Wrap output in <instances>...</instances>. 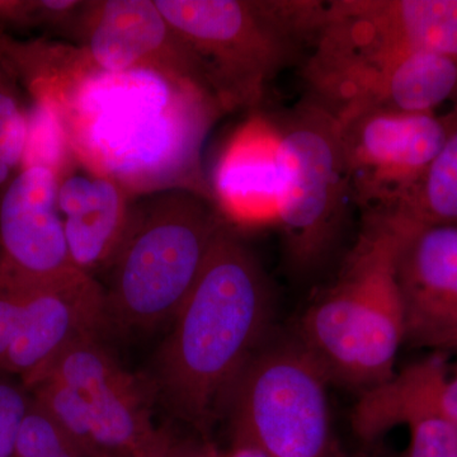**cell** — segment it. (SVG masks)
<instances>
[{"mask_svg": "<svg viewBox=\"0 0 457 457\" xmlns=\"http://www.w3.org/2000/svg\"><path fill=\"white\" fill-rule=\"evenodd\" d=\"M14 457H88L57 425L50 414L31 400L18 432Z\"/></svg>", "mask_w": 457, "mask_h": 457, "instance_id": "44dd1931", "label": "cell"}, {"mask_svg": "<svg viewBox=\"0 0 457 457\" xmlns=\"http://www.w3.org/2000/svg\"><path fill=\"white\" fill-rule=\"evenodd\" d=\"M393 220L399 228L396 279L404 342L440 353L457 351V228Z\"/></svg>", "mask_w": 457, "mask_h": 457, "instance_id": "4fadbf2b", "label": "cell"}, {"mask_svg": "<svg viewBox=\"0 0 457 457\" xmlns=\"http://www.w3.org/2000/svg\"><path fill=\"white\" fill-rule=\"evenodd\" d=\"M270 314L266 273L227 222L159 352L156 387L174 414L204 431L225 413Z\"/></svg>", "mask_w": 457, "mask_h": 457, "instance_id": "7a4b0ae2", "label": "cell"}, {"mask_svg": "<svg viewBox=\"0 0 457 457\" xmlns=\"http://www.w3.org/2000/svg\"><path fill=\"white\" fill-rule=\"evenodd\" d=\"M59 180L49 168H22L0 194V270L22 284L77 269L57 204Z\"/></svg>", "mask_w": 457, "mask_h": 457, "instance_id": "5bb4252c", "label": "cell"}, {"mask_svg": "<svg viewBox=\"0 0 457 457\" xmlns=\"http://www.w3.org/2000/svg\"><path fill=\"white\" fill-rule=\"evenodd\" d=\"M174 457H222V453L206 442H179Z\"/></svg>", "mask_w": 457, "mask_h": 457, "instance_id": "83f0119b", "label": "cell"}, {"mask_svg": "<svg viewBox=\"0 0 457 457\" xmlns=\"http://www.w3.org/2000/svg\"><path fill=\"white\" fill-rule=\"evenodd\" d=\"M179 441L167 429L158 428L155 435L139 450L126 457H174Z\"/></svg>", "mask_w": 457, "mask_h": 457, "instance_id": "484cf974", "label": "cell"}, {"mask_svg": "<svg viewBox=\"0 0 457 457\" xmlns=\"http://www.w3.org/2000/svg\"><path fill=\"white\" fill-rule=\"evenodd\" d=\"M328 381L299 338L262 345L225 408L234 442L270 457H324L329 438Z\"/></svg>", "mask_w": 457, "mask_h": 457, "instance_id": "52a82bcc", "label": "cell"}, {"mask_svg": "<svg viewBox=\"0 0 457 457\" xmlns=\"http://www.w3.org/2000/svg\"><path fill=\"white\" fill-rule=\"evenodd\" d=\"M323 29L354 44L426 51L457 62V0L329 2Z\"/></svg>", "mask_w": 457, "mask_h": 457, "instance_id": "9a60e30c", "label": "cell"}, {"mask_svg": "<svg viewBox=\"0 0 457 457\" xmlns=\"http://www.w3.org/2000/svg\"><path fill=\"white\" fill-rule=\"evenodd\" d=\"M0 266H2V261H0Z\"/></svg>", "mask_w": 457, "mask_h": 457, "instance_id": "f546056e", "label": "cell"}, {"mask_svg": "<svg viewBox=\"0 0 457 457\" xmlns=\"http://www.w3.org/2000/svg\"><path fill=\"white\" fill-rule=\"evenodd\" d=\"M278 146L276 120L254 113L222 147L209 187L228 225L278 222Z\"/></svg>", "mask_w": 457, "mask_h": 457, "instance_id": "2e32d148", "label": "cell"}, {"mask_svg": "<svg viewBox=\"0 0 457 457\" xmlns=\"http://www.w3.org/2000/svg\"><path fill=\"white\" fill-rule=\"evenodd\" d=\"M456 110L403 113L370 110L337 120L354 204L369 216L392 213L440 153Z\"/></svg>", "mask_w": 457, "mask_h": 457, "instance_id": "9c48e42d", "label": "cell"}, {"mask_svg": "<svg viewBox=\"0 0 457 457\" xmlns=\"http://www.w3.org/2000/svg\"><path fill=\"white\" fill-rule=\"evenodd\" d=\"M224 110L257 108L267 87L314 47L323 2L155 0Z\"/></svg>", "mask_w": 457, "mask_h": 457, "instance_id": "277c9868", "label": "cell"}, {"mask_svg": "<svg viewBox=\"0 0 457 457\" xmlns=\"http://www.w3.org/2000/svg\"><path fill=\"white\" fill-rule=\"evenodd\" d=\"M312 101L345 119L370 110L435 113L457 104V62L426 51L354 44L321 31L303 65Z\"/></svg>", "mask_w": 457, "mask_h": 457, "instance_id": "ba28073f", "label": "cell"}, {"mask_svg": "<svg viewBox=\"0 0 457 457\" xmlns=\"http://www.w3.org/2000/svg\"><path fill=\"white\" fill-rule=\"evenodd\" d=\"M27 140V107L14 75L0 62V194L22 168Z\"/></svg>", "mask_w": 457, "mask_h": 457, "instance_id": "ffe728a7", "label": "cell"}, {"mask_svg": "<svg viewBox=\"0 0 457 457\" xmlns=\"http://www.w3.org/2000/svg\"><path fill=\"white\" fill-rule=\"evenodd\" d=\"M405 426L411 429L407 457H457V427L444 418L416 417Z\"/></svg>", "mask_w": 457, "mask_h": 457, "instance_id": "7402d4cb", "label": "cell"}, {"mask_svg": "<svg viewBox=\"0 0 457 457\" xmlns=\"http://www.w3.org/2000/svg\"><path fill=\"white\" fill-rule=\"evenodd\" d=\"M33 2L0 0V26L32 25Z\"/></svg>", "mask_w": 457, "mask_h": 457, "instance_id": "4316f807", "label": "cell"}, {"mask_svg": "<svg viewBox=\"0 0 457 457\" xmlns=\"http://www.w3.org/2000/svg\"><path fill=\"white\" fill-rule=\"evenodd\" d=\"M222 457H270L263 451L252 446V445L243 444V442H234L233 447L228 453H222Z\"/></svg>", "mask_w": 457, "mask_h": 457, "instance_id": "f1b7e54d", "label": "cell"}, {"mask_svg": "<svg viewBox=\"0 0 457 457\" xmlns=\"http://www.w3.org/2000/svg\"><path fill=\"white\" fill-rule=\"evenodd\" d=\"M453 108L457 113V104ZM384 216L413 227L457 228V116L440 153L395 210Z\"/></svg>", "mask_w": 457, "mask_h": 457, "instance_id": "ac0fdd59", "label": "cell"}, {"mask_svg": "<svg viewBox=\"0 0 457 457\" xmlns=\"http://www.w3.org/2000/svg\"><path fill=\"white\" fill-rule=\"evenodd\" d=\"M31 398L20 387L0 381V457H14V447Z\"/></svg>", "mask_w": 457, "mask_h": 457, "instance_id": "603a6c76", "label": "cell"}, {"mask_svg": "<svg viewBox=\"0 0 457 457\" xmlns=\"http://www.w3.org/2000/svg\"><path fill=\"white\" fill-rule=\"evenodd\" d=\"M78 164L59 106L45 96H31L22 168H49L62 179Z\"/></svg>", "mask_w": 457, "mask_h": 457, "instance_id": "d6986e66", "label": "cell"}, {"mask_svg": "<svg viewBox=\"0 0 457 457\" xmlns=\"http://www.w3.org/2000/svg\"><path fill=\"white\" fill-rule=\"evenodd\" d=\"M20 284L25 303L2 370L20 375L31 389L69 345L98 336L107 323L106 291L79 269L42 284Z\"/></svg>", "mask_w": 457, "mask_h": 457, "instance_id": "7c38bea8", "label": "cell"}, {"mask_svg": "<svg viewBox=\"0 0 457 457\" xmlns=\"http://www.w3.org/2000/svg\"><path fill=\"white\" fill-rule=\"evenodd\" d=\"M45 378H55L82 398L92 433V457L129 456L158 431L153 425L149 384L126 371L98 336L83 337L69 345L40 380Z\"/></svg>", "mask_w": 457, "mask_h": 457, "instance_id": "30bf717a", "label": "cell"}, {"mask_svg": "<svg viewBox=\"0 0 457 457\" xmlns=\"http://www.w3.org/2000/svg\"><path fill=\"white\" fill-rule=\"evenodd\" d=\"M453 106H455V104H453Z\"/></svg>", "mask_w": 457, "mask_h": 457, "instance_id": "4dcf8cb0", "label": "cell"}, {"mask_svg": "<svg viewBox=\"0 0 457 457\" xmlns=\"http://www.w3.org/2000/svg\"><path fill=\"white\" fill-rule=\"evenodd\" d=\"M398 225L366 218L341 276L306 311L299 341L326 372L363 392L389 380L404 343V308L396 279Z\"/></svg>", "mask_w": 457, "mask_h": 457, "instance_id": "3957f363", "label": "cell"}, {"mask_svg": "<svg viewBox=\"0 0 457 457\" xmlns=\"http://www.w3.org/2000/svg\"><path fill=\"white\" fill-rule=\"evenodd\" d=\"M276 123L278 224L291 266L306 272L326 260L353 203L341 129L333 114L309 98Z\"/></svg>", "mask_w": 457, "mask_h": 457, "instance_id": "8992f818", "label": "cell"}, {"mask_svg": "<svg viewBox=\"0 0 457 457\" xmlns=\"http://www.w3.org/2000/svg\"><path fill=\"white\" fill-rule=\"evenodd\" d=\"M23 303V285L0 270V370L16 337Z\"/></svg>", "mask_w": 457, "mask_h": 457, "instance_id": "cb8c5ba5", "label": "cell"}, {"mask_svg": "<svg viewBox=\"0 0 457 457\" xmlns=\"http://www.w3.org/2000/svg\"><path fill=\"white\" fill-rule=\"evenodd\" d=\"M23 84L59 106L86 170L134 198L180 188L212 200L203 147L224 110L209 90L143 69L99 71L80 47L38 66Z\"/></svg>", "mask_w": 457, "mask_h": 457, "instance_id": "6da1fadb", "label": "cell"}, {"mask_svg": "<svg viewBox=\"0 0 457 457\" xmlns=\"http://www.w3.org/2000/svg\"><path fill=\"white\" fill-rule=\"evenodd\" d=\"M433 416L444 418L457 427V370L438 381L433 394Z\"/></svg>", "mask_w": 457, "mask_h": 457, "instance_id": "d4e9b609", "label": "cell"}, {"mask_svg": "<svg viewBox=\"0 0 457 457\" xmlns=\"http://www.w3.org/2000/svg\"><path fill=\"white\" fill-rule=\"evenodd\" d=\"M132 204L119 183L80 164L59 180L57 204L77 269L92 276L108 269L128 233Z\"/></svg>", "mask_w": 457, "mask_h": 457, "instance_id": "e0dca14e", "label": "cell"}, {"mask_svg": "<svg viewBox=\"0 0 457 457\" xmlns=\"http://www.w3.org/2000/svg\"><path fill=\"white\" fill-rule=\"evenodd\" d=\"M227 221L210 198L168 189L134 198L121 246L108 266V323L146 330L174 319Z\"/></svg>", "mask_w": 457, "mask_h": 457, "instance_id": "5b68a950", "label": "cell"}, {"mask_svg": "<svg viewBox=\"0 0 457 457\" xmlns=\"http://www.w3.org/2000/svg\"><path fill=\"white\" fill-rule=\"evenodd\" d=\"M75 35L87 60L99 71L143 69L212 93L197 60L155 0L87 2Z\"/></svg>", "mask_w": 457, "mask_h": 457, "instance_id": "8fae6325", "label": "cell"}]
</instances>
